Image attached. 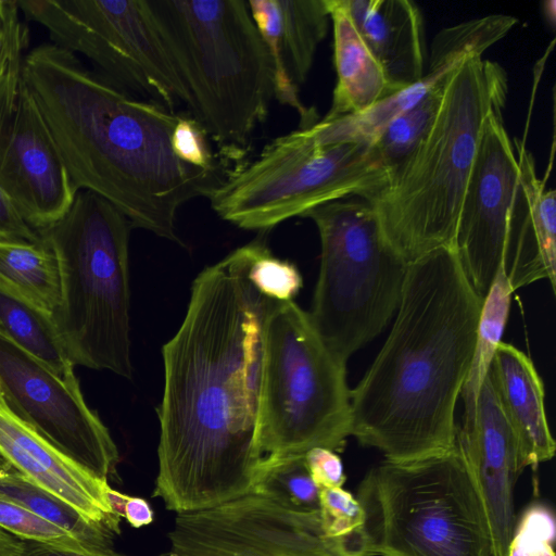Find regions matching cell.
I'll use <instances>...</instances> for the list:
<instances>
[{
  "label": "cell",
  "mask_w": 556,
  "mask_h": 556,
  "mask_svg": "<svg viewBox=\"0 0 556 556\" xmlns=\"http://www.w3.org/2000/svg\"><path fill=\"white\" fill-rule=\"evenodd\" d=\"M525 211L516 226L514 252L507 277L514 291L539 280L556 290V191L546 189L535 170L532 154L514 140Z\"/></svg>",
  "instance_id": "cell-20"
},
{
  "label": "cell",
  "mask_w": 556,
  "mask_h": 556,
  "mask_svg": "<svg viewBox=\"0 0 556 556\" xmlns=\"http://www.w3.org/2000/svg\"><path fill=\"white\" fill-rule=\"evenodd\" d=\"M489 376L513 431L521 472L552 459L556 443L546 417L544 383L531 358L502 341Z\"/></svg>",
  "instance_id": "cell-19"
},
{
  "label": "cell",
  "mask_w": 556,
  "mask_h": 556,
  "mask_svg": "<svg viewBox=\"0 0 556 556\" xmlns=\"http://www.w3.org/2000/svg\"><path fill=\"white\" fill-rule=\"evenodd\" d=\"M190 96V116L228 159L275 98L268 49L245 0H148Z\"/></svg>",
  "instance_id": "cell-5"
},
{
  "label": "cell",
  "mask_w": 556,
  "mask_h": 556,
  "mask_svg": "<svg viewBox=\"0 0 556 556\" xmlns=\"http://www.w3.org/2000/svg\"><path fill=\"white\" fill-rule=\"evenodd\" d=\"M0 239L41 242L39 233L28 225L0 187Z\"/></svg>",
  "instance_id": "cell-38"
},
{
  "label": "cell",
  "mask_w": 556,
  "mask_h": 556,
  "mask_svg": "<svg viewBox=\"0 0 556 556\" xmlns=\"http://www.w3.org/2000/svg\"><path fill=\"white\" fill-rule=\"evenodd\" d=\"M507 91V75L498 63L468 58L450 77L428 132L386 184L363 199L407 263L453 247L485 119L505 106Z\"/></svg>",
  "instance_id": "cell-4"
},
{
  "label": "cell",
  "mask_w": 556,
  "mask_h": 556,
  "mask_svg": "<svg viewBox=\"0 0 556 556\" xmlns=\"http://www.w3.org/2000/svg\"><path fill=\"white\" fill-rule=\"evenodd\" d=\"M514 292L507 277V265H505L498 269L492 286L483 298L473 354L460 392L464 403L463 416L472 412L497 346L502 342Z\"/></svg>",
  "instance_id": "cell-26"
},
{
  "label": "cell",
  "mask_w": 556,
  "mask_h": 556,
  "mask_svg": "<svg viewBox=\"0 0 556 556\" xmlns=\"http://www.w3.org/2000/svg\"><path fill=\"white\" fill-rule=\"evenodd\" d=\"M0 496L63 528L88 546L112 547L113 539L117 535L109 528L89 520L72 505L31 482L14 468L0 478Z\"/></svg>",
  "instance_id": "cell-27"
},
{
  "label": "cell",
  "mask_w": 556,
  "mask_h": 556,
  "mask_svg": "<svg viewBox=\"0 0 556 556\" xmlns=\"http://www.w3.org/2000/svg\"><path fill=\"white\" fill-rule=\"evenodd\" d=\"M285 61L292 81L304 84L330 23L327 0H277Z\"/></svg>",
  "instance_id": "cell-25"
},
{
  "label": "cell",
  "mask_w": 556,
  "mask_h": 556,
  "mask_svg": "<svg viewBox=\"0 0 556 556\" xmlns=\"http://www.w3.org/2000/svg\"><path fill=\"white\" fill-rule=\"evenodd\" d=\"M0 403L54 448L108 481L118 450L86 404L75 375L64 378L0 333Z\"/></svg>",
  "instance_id": "cell-12"
},
{
  "label": "cell",
  "mask_w": 556,
  "mask_h": 556,
  "mask_svg": "<svg viewBox=\"0 0 556 556\" xmlns=\"http://www.w3.org/2000/svg\"><path fill=\"white\" fill-rule=\"evenodd\" d=\"M0 333L58 375H75L53 316L1 281Z\"/></svg>",
  "instance_id": "cell-23"
},
{
  "label": "cell",
  "mask_w": 556,
  "mask_h": 556,
  "mask_svg": "<svg viewBox=\"0 0 556 556\" xmlns=\"http://www.w3.org/2000/svg\"><path fill=\"white\" fill-rule=\"evenodd\" d=\"M132 228L110 202L79 190L61 217L37 231L58 261L60 302L53 318L71 362L128 379Z\"/></svg>",
  "instance_id": "cell-6"
},
{
  "label": "cell",
  "mask_w": 556,
  "mask_h": 556,
  "mask_svg": "<svg viewBox=\"0 0 556 556\" xmlns=\"http://www.w3.org/2000/svg\"><path fill=\"white\" fill-rule=\"evenodd\" d=\"M356 30L380 64L392 93L425 75L422 12L412 0H342Z\"/></svg>",
  "instance_id": "cell-18"
},
{
  "label": "cell",
  "mask_w": 556,
  "mask_h": 556,
  "mask_svg": "<svg viewBox=\"0 0 556 556\" xmlns=\"http://www.w3.org/2000/svg\"><path fill=\"white\" fill-rule=\"evenodd\" d=\"M23 74L75 188L110 202L134 228L180 242L178 210L226 176L174 154L181 114L130 97L53 43L27 52Z\"/></svg>",
  "instance_id": "cell-2"
},
{
  "label": "cell",
  "mask_w": 556,
  "mask_h": 556,
  "mask_svg": "<svg viewBox=\"0 0 556 556\" xmlns=\"http://www.w3.org/2000/svg\"><path fill=\"white\" fill-rule=\"evenodd\" d=\"M24 541L0 528V556H22Z\"/></svg>",
  "instance_id": "cell-41"
},
{
  "label": "cell",
  "mask_w": 556,
  "mask_h": 556,
  "mask_svg": "<svg viewBox=\"0 0 556 556\" xmlns=\"http://www.w3.org/2000/svg\"><path fill=\"white\" fill-rule=\"evenodd\" d=\"M253 241L194 279L185 318L164 344L153 496L177 514L252 493L268 298L249 278Z\"/></svg>",
  "instance_id": "cell-1"
},
{
  "label": "cell",
  "mask_w": 556,
  "mask_h": 556,
  "mask_svg": "<svg viewBox=\"0 0 556 556\" xmlns=\"http://www.w3.org/2000/svg\"><path fill=\"white\" fill-rule=\"evenodd\" d=\"M556 522L542 503L529 505L515 522L506 556H555Z\"/></svg>",
  "instance_id": "cell-34"
},
{
  "label": "cell",
  "mask_w": 556,
  "mask_h": 556,
  "mask_svg": "<svg viewBox=\"0 0 556 556\" xmlns=\"http://www.w3.org/2000/svg\"><path fill=\"white\" fill-rule=\"evenodd\" d=\"M447 81L434 87L416 104L391 121L371 143L376 160L387 178L428 132L440 110Z\"/></svg>",
  "instance_id": "cell-28"
},
{
  "label": "cell",
  "mask_w": 556,
  "mask_h": 556,
  "mask_svg": "<svg viewBox=\"0 0 556 556\" xmlns=\"http://www.w3.org/2000/svg\"><path fill=\"white\" fill-rule=\"evenodd\" d=\"M319 233V276L308 312L329 350L348 359L396 313L408 264L388 242L374 207L341 199L304 215Z\"/></svg>",
  "instance_id": "cell-9"
},
{
  "label": "cell",
  "mask_w": 556,
  "mask_h": 556,
  "mask_svg": "<svg viewBox=\"0 0 556 556\" xmlns=\"http://www.w3.org/2000/svg\"><path fill=\"white\" fill-rule=\"evenodd\" d=\"M307 469L315 484L321 488H342L346 477L337 452L314 447L304 455Z\"/></svg>",
  "instance_id": "cell-37"
},
{
  "label": "cell",
  "mask_w": 556,
  "mask_h": 556,
  "mask_svg": "<svg viewBox=\"0 0 556 556\" xmlns=\"http://www.w3.org/2000/svg\"><path fill=\"white\" fill-rule=\"evenodd\" d=\"M319 519L324 534L341 543L353 556L365 549V511L361 502L343 488L319 489Z\"/></svg>",
  "instance_id": "cell-32"
},
{
  "label": "cell",
  "mask_w": 556,
  "mask_h": 556,
  "mask_svg": "<svg viewBox=\"0 0 556 556\" xmlns=\"http://www.w3.org/2000/svg\"><path fill=\"white\" fill-rule=\"evenodd\" d=\"M56 47L80 54L115 87L170 112L190 108L186 84L148 0H16Z\"/></svg>",
  "instance_id": "cell-11"
},
{
  "label": "cell",
  "mask_w": 556,
  "mask_h": 556,
  "mask_svg": "<svg viewBox=\"0 0 556 556\" xmlns=\"http://www.w3.org/2000/svg\"><path fill=\"white\" fill-rule=\"evenodd\" d=\"M482 302L453 247L408 264L392 329L351 389V435L361 445L394 463L455 446Z\"/></svg>",
  "instance_id": "cell-3"
},
{
  "label": "cell",
  "mask_w": 556,
  "mask_h": 556,
  "mask_svg": "<svg viewBox=\"0 0 556 556\" xmlns=\"http://www.w3.org/2000/svg\"><path fill=\"white\" fill-rule=\"evenodd\" d=\"M357 500L368 556H492L484 509L456 446L382 462L364 477Z\"/></svg>",
  "instance_id": "cell-8"
},
{
  "label": "cell",
  "mask_w": 556,
  "mask_h": 556,
  "mask_svg": "<svg viewBox=\"0 0 556 556\" xmlns=\"http://www.w3.org/2000/svg\"><path fill=\"white\" fill-rule=\"evenodd\" d=\"M0 187L36 231L77 193L25 79L14 110L0 117Z\"/></svg>",
  "instance_id": "cell-15"
},
{
  "label": "cell",
  "mask_w": 556,
  "mask_h": 556,
  "mask_svg": "<svg viewBox=\"0 0 556 556\" xmlns=\"http://www.w3.org/2000/svg\"><path fill=\"white\" fill-rule=\"evenodd\" d=\"M207 135L190 115H180L170 136L174 154L184 163L201 168H220L207 144Z\"/></svg>",
  "instance_id": "cell-36"
},
{
  "label": "cell",
  "mask_w": 556,
  "mask_h": 556,
  "mask_svg": "<svg viewBox=\"0 0 556 556\" xmlns=\"http://www.w3.org/2000/svg\"><path fill=\"white\" fill-rule=\"evenodd\" d=\"M13 467L11 464L0 454V478L7 475Z\"/></svg>",
  "instance_id": "cell-42"
},
{
  "label": "cell",
  "mask_w": 556,
  "mask_h": 556,
  "mask_svg": "<svg viewBox=\"0 0 556 556\" xmlns=\"http://www.w3.org/2000/svg\"><path fill=\"white\" fill-rule=\"evenodd\" d=\"M122 517L132 528H141L148 526L154 520V513L149 502L139 496L126 495Z\"/></svg>",
  "instance_id": "cell-40"
},
{
  "label": "cell",
  "mask_w": 556,
  "mask_h": 556,
  "mask_svg": "<svg viewBox=\"0 0 556 556\" xmlns=\"http://www.w3.org/2000/svg\"><path fill=\"white\" fill-rule=\"evenodd\" d=\"M17 1L0 0V109L12 106L24 83L28 29Z\"/></svg>",
  "instance_id": "cell-31"
},
{
  "label": "cell",
  "mask_w": 556,
  "mask_h": 556,
  "mask_svg": "<svg viewBox=\"0 0 556 556\" xmlns=\"http://www.w3.org/2000/svg\"><path fill=\"white\" fill-rule=\"evenodd\" d=\"M0 528L23 541L68 549L92 547L81 543L63 528L3 496H0Z\"/></svg>",
  "instance_id": "cell-33"
},
{
  "label": "cell",
  "mask_w": 556,
  "mask_h": 556,
  "mask_svg": "<svg viewBox=\"0 0 556 556\" xmlns=\"http://www.w3.org/2000/svg\"><path fill=\"white\" fill-rule=\"evenodd\" d=\"M455 446L481 500L492 556H506L516 522L514 484L521 473L513 431L489 372L472 412L457 426Z\"/></svg>",
  "instance_id": "cell-16"
},
{
  "label": "cell",
  "mask_w": 556,
  "mask_h": 556,
  "mask_svg": "<svg viewBox=\"0 0 556 556\" xmlns=\"http://www.w3.org/2000/svg\"><path fill=\"white\" fill-rule=\"evenodd\" d=\"M249 278L262 294L277 301L293 300L302 287L298 268L273 256L266 245L251 265Z\"/></svg>",
  "instance_id": "cell-35"
},
{
  "label": "cell",
  "mask_w": 556,
  "mask_h": 556,
  "mask_svg": "<svg viewBox=\"0 0 556 556\" xmlns=\"http://www.w3.org/2000/svg\"><path fill=\"white\" fill-rule=\"evenodd\" d=\"M467 59L429 55L428 72L416 84L381 99L362 113L334 118L324 117L311 126L312 132L324 144L372 143L391 121L416 104L434 87L446 83Z\"/></svg>",
  "instance_id": "cell-22"
},
{
  "label": "cell",
  "mask_w": 556,
  "mask_h": 556,
  "mask_svg": "<svg viewBox=\"0 0 556 556\" xmlns=\"http://www.w3.org/2000/svg\"><path fill=\"white\" fill-rule=\"evenodd\" d=\"M333 28L337 83L325 118L362 113L392 94L384 73L356 30L342 0H327Z\"/></svg>",
  "instance_id": "cell-21"
},
{
  "label": "cell",
  "mask_w": 556,
  "mask_h": 556,
  "mask_svg": "<svg viewBox=\"0 0 556 556\" xmlns=\"http://www.w3.org/2000/svg\"><path fill=\"white\" fill-rule=\"evenodd\" d=\"M168 539L173 556H353L324 534L319 511H294L253 492L177 514Z\"/></svg>",
  "instance_id": "cell-14"
},
{
  "label": "cell",
  "mask_w": 556,
  "mask_h": 556,
  "mask_svg": "<svg viewBox=\"0 0 556 556\" xmlns=\"http://www.w3.org/2000/svg\"><path fill=\"white\" fill-rule=\"evenodd\" d=\"M256 446L262 460L341 451L351 437L346 363L326 345L308 312L268 298Z\"/></svg>",
  "instance_id": "cell-7"
},
{
  "label": "cell",
  "mask_w": 556,
  "mask_h": 556,
  "mask_svg": "<svg viewBox=\"0 0 556 556\" xmlns=\"http://www.w3.org/2000/svg\"><path fill=\"white\" fill-rule=\"evenodd\" d=\"M0 281L52 316L60 302V273L52 250L43 242L0 239Z\"/></svg>",
  "instance_id": "cell-24"
},
{
  "label": "cell",
  "mask_w": 556,
  "mask_h": 556,
  "mask_svg": "<svg viewBox=\"0 0 556 556\" xmlns=\"http://www.w3.org/2000/svg\"><path fill=\"white\" fill-rule=\"evenodd\" d=\"M254 24L265 42L274 68L275 99L282 105L294 109L300 115V128L309 127L319 121L314 109L306 108L300 97L299 87L292 81L285 61L280 36V16L277 0H249Z\"/></svg>",
  "instance_id": "cell-30"
},
{
  "label": "cell",
  "mask_w": 556,
  "mask_h": 556,
  "mask_svg": "<svg viewBox=\"0 0 556 556\" xmlns=\"http://www.w3.org/2000/svg\"><path fill=\"white\" fill-rule=\"evenodd\" d=\"M386 180L371 143L324 144L304 127L275 138L255 160L226 174L207 199L222 219L268 230L332 201L365 199Z\"/></svg>",
  "instance_id": "cell-10"
},
{
  "label": "cell",
  "mask_w": 556,
  "mask_h": 556,
  "mask_svg": "<svg viewBox=\"0 0 556 556\" xmlns=\"http://www.w3.org/2000/svg\"><path fill=\"white\" fill-rule=\"evenodd\" d=\"M252 492L294 511H319V488L309 475L304 455L262 460Z\"/></svg>",
  "instance_id": "cell-29"
},
{
  "label": "cell",
  "mask_w": 556,
  "mask_h": 556,
  "mask_svg": "<svg viewBox=\"0 0 556 556\" xmlns=\"http://www.w3.org/2000/svg\"><path fill=\"white\" fill-rule=\"evenodd\" d=\"M0 454L31 482L62 498L89 520L119 534L121 516L103 481L63 455L0 403Z\"/></svg>",
  "instance_id": "cell-17"
},
{
  "label": "cell",
  "mask_w": 556,
  "mask_h": 556,
  "mask_svg": "<svg viewBox=\"0 0 556 556\" xmlns=\"http://www.w3.org/2000/svg\"><path fill=\"white\" fill-rule=\"evenodd\" d=\"M22 556H128L114 551L112 547H86L68 549L37 542L24 541Z\"/></svg>",
  "instance_id": "cell-39"
},
{
  "label": "cell",
  "mask_w": 556,
  "mask_h": 556,
  "mask_svg": "<svg viewBox=\"0 0 556 556\" xmlns=\"http://www.w3.org/2000/svg\"><path fill=\"white\" fill-rule=\"evenodd\" d=\"M502 111L492 110L485 119L453 241L469 282L482 299L498 269L507 265L525 207L516 153Z\"/></svg>",
  "instance_id": "cell-13"
}]
</instances>
